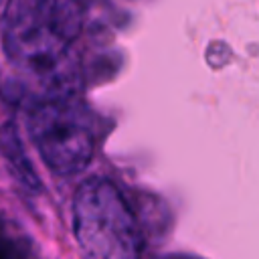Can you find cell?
Instances as JSON below:
<instances>
[{
  "mask_svg": "<svg viewBox=\"0 0 259 259\" xmlns=\"http://www.w3.org/2000/svg\"><path fill=\"white\" fill-rule=\"evenodd\" d=\"M28 132L40 158L57 174H77L93 158L95 136L91 121L75 97L32 103Z\"/></svg>",
  "mask_w": 259,
  "mask_h": 259,
  "instance_id": "cell-3",
  "label": "cell"
},
{
  "mask_svg": "<svg viewBox=\"0 0 259 259\" xmlns=\"http://www.w3.org/2000/svg\"><path fill=\"white\" fill-rule=\"evenodd\" d=\"M83 26L73 0H8L0 22V42L12 83L32 103L73 97L79 63L73 53Z\"/></svg>",
  "mask_w": 259,
  "mask_h": 259,
  "instance_id": "cell-1",
  "label": "cell"
},
{
  "mask_svg": "<svg viewBox=\"0 0 259 259\" xmlns=\"http://www.w3.org/2000/svg\"><path fill=\"white\" fill-rule=\"evenodd\" d=\"M73 231L83 259H140L142 235L136 217L107 178H87L73 198Z\"/></svg>",
  "mask_w": 259,
  "mask_h": 259,
  "instance_id": "cell-2",
  "label": "cell"
},
{
  "mask_svg": "<svg viewBox=\"0 0 259 259\" xmlns=\"http://www.w3.org/2000/svg\"><path fill=\"white\" fill-rule=\"evenodd\" d=\"M0 152L10 168V172L14 174V178L28 190H38L40 182L36 178V172L32 168V164L28 162L24 148L20 144V138L16 134V127L12 123H4L0 130Z\"/></svg>",
  "mask_w": 259,
  "mask_h": 259,
  "instance_id": "cell-4",
  "label": "cell"
},
{
  "mask_svg": "<svg viewBox=\"0 0 259 259\" xmlns=\"http://www.w3.org/2000/svg\"><path fill=\"white\" fill-rule=\"evenodd\" d=\"M0 4H2V0H0Z\"/></svg>",
  "mask_w": 259,
  "mask_h": 259,
  "instance_id": "cell-5",
  "label": "cell"
}]
</instances>
